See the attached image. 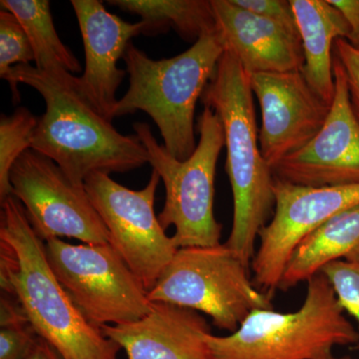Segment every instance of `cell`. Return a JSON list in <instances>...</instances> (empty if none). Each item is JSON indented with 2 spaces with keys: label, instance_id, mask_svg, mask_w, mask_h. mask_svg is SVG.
Masks as SVG:
<instances>
[{
  "label": "cell",
  "instance_id": "6da1fadb",
  "mask_svg": "<svg viewBox=\"0 0 359 359\" xmlns=\"http://www.w3.org/2000/svg\"><path fill=\"white\" fill-rule=\"evenodd\" d=\"M0 287L18 297L35 332L63 359H118L121 347L85 318L59 283L45 243L13 196L1 203Z\"/></svg>",
  "mask_w": 359,
  "mask_h": 359
},
{
  "label": "cell",
  "instance_id": "7a4b0ae2",
  "mask_svg": "<svg viewBox=\"0 0 359 359\" xmlns=\"http://www.w3.org/2000/svg\"><path fill=\"white\" fill-rule=\"evenodd\" d=\"M1 78L32 86L43 97L46 110L39 118L32 149L55 162L74 185L84 187L90 174L126 173L149 163L147 150L136 135L118 132L92 107L75 82L58 78L30 65H14Z\"/></svg>",
  "mask_w": 359,
  "mask_h": 359
},
{
  "label": "cell",
  "instance_id": "3957f363",
  "mask_svg": "<svg viewBox=\"0 0 359 359\" xmlns=\"http://www.w3.org/2000/svg\"><path fill=\"white\" fill-rule=\"evenodd\" d=\"M201 100L218 114L224 128L233 199V226L224 244L250 268L259 231L275 212V177L259 149L249 74L230 52L224 51Z\"/></svg>",
  "mask_w": 359,
  "mask_h": 359
},
{
  "label": "cell",
  "instance_id": "277c9868",
  "mask_svg": "<svg viewBox=\"0 0 359 359\" xmlns=\"http://www.w3.org/2000/svg\"><path fill=\"white\" fill-rule=\"evenodd\" d=\"M224 53L217 29L203 34L183 53L161 60L130 43L123 57L129 89L118 100L114 118L144 111L159 128L168 152L180 161L188 160L197 148L196 105Z\"/></svg>",
  "mask_w": 359,
  "mask_h": 359
},
{
  "label": "cell",
  "instance_id": "5b68a950",
  "mask_svg": "<svg viewBox=\"0 0 359 359\" xmlns=\"http://www.w3.org/2000/svg\"><path fill=\"white\" fill-rule=\"evenodd\" d=\"M215 359H334L337 346L359 344L330 280L318 273L294 313L257 309L229 335H205Z\"/></svg>",
  "mask_w": 359,
  "mask_h": 359
},
{
  "label": "cell",
  "instance_id": "8992f818",
  "mask_svg": "<svg viewBox=\"0 0 359 359\" xmlns=\"http://www.w3.org/2000/svg\"><path fill=\"white\" fill-rule=\"evenodd\" d=\"M134 130L145 146L149 164L160 175L166 189L164 208L158 219L167 230L174 226L178 248L214 247L221 244L223 224L215 217V177L224 146L223 124L218 114L205 107L198 119L200 140L186 161L173 157L156 141L150 126L135 123Z\"/></svg>",
  "mask_w": 359,
  "mask_h": 359
},
{
  "label": "cell",
  "instance_id": "52a82bcc",
  "mask_svg": "<svg viewBox=\"0 0 359 359\" xmlns=\"http://www.w3.org/2000/svg\"><path fill=\"white\" fill-rule=\"evenodd\" d=\"M148 299L207 314L215 327L230 334L252 311L273 309L255 285L250 266L226 244L180 248Z\"/></svg>",
  "mask_w": 359,
  "mask_h": 359
},
{
  "label": "cell",
  "instance_id": "ba28073f",
  "mask_svg": "<svg viewBox=\"0 0 359 359\" xmlns=\"http://www.w3.org/2000/svg\"><path fill=\"white\" fill-rule=\"evenodd\" d=\"M59 283L95 327L134 323L150 313L148 290L110 244L45 242Z\"/></svg>",
  "mask_w": 359,
  "mask_h": 359
},
{
  "label": "cell",
  "instance_id": "9c48e42d",
  "mask_svg": "<svg viewBox=\"0 0 359 359\" xmlns=\"http://www.w3.org/2000/svg\"><path fill=\"white\" fill-rule=\"evenodd\" d=\"M160 180L153 170L147 185L138 191L120 185L101 172L90 174L84 181L90 201L109 231V244L148 292L179 250L155 215Z\"/></svg>",
  "mask_w": 359,
  "mask_h": 359
},
{
  "label": "cell",
  "instance_id": "30bf717a",
  "mask_svg": "<svg viewBox=\"0 0 359 359\" xmlns=\"http://www.w3.org/2000/svg\"><path fill=\"white\" fill-rule=\"evenodd\" d=\"M9 181L13 197L44 243L70 238L87 245L109 244V231L84 187L74 185L46 156L26 151L11 168Z\"/></svg>",
  "mask_w": 359,
  "mask_h": 359
},
{
  "label": "cell",
  "instance_id": "8fae6325",
  "mask_svg": "<svg viewBox=\"0 0 359 359\" xmlns=\"http://www.w3.org/2000/svg\"><path fill=\"white\" fill-rule=\"evenodd\" d=\"M273 191L275 212L259 231L250 264L255 285L271 299L297 245L328 219L359 205V184L309 188L275 178Z\"/></svg>",
  "mask_w": 359,
  "mask_h": 359
},
{
  "label": "cell",
  "instance_id": "7c38bea8",
  "mask_svg": "<svg viewBox=\"0 0 359 359\" xmlns=\"http://www.w3.org/2000/svg\"><path fill=\"white\" fill-rule=\"evenodd\" d=\"M334 75V101L323 128L306 147L271 168L276 179L309 188L359 184V123L346 73L335 56Z\"/></svg>",
  "mask_w": 359,
  "mask_h": 359
},
{
  "label": "cell",
  "instance_id": "4fadbf2b",
  "mask_svg": "<svg viewBox=\"0 0 359 359\" xmlns=\"http://www.w3.org/2000/svg\"><path fill=\"white\" fill-rule=\"evenodd\" d=\"M249 76L262 110L259 149L271 169L313 140L323 128L330 106L311 88L301 71Z\"/></svg>",
  "mask_w": 359,
  "mask_h": 359
},
{
  "label": "cell",
  "instance_id": "5bb4252c",
  "mask_svg": "<svg viewBox=\"0 0 359 359\" xmlns=\"http://www.w3.org/2000/svg\"><path fill=\"white\" fill-rule=\"evenodd\" d=\"M81 32L85 71L78 77V91L106 119H114L116 92L127 71L118 68L130 40L143 32L144 22L129 23L108 13L98 0L71 1Z\"/></svg>",
  "mask_w": 359,
  "mask_h": 359
},
{
  "label": "cell",
  "instance_id": "9a60e30c",
  "mask_svg": "<svg viewBox=\"0 0 359 359\" xmlns=\"http://www.w3.org/2000/svg\"><path fill=\"white\" fill-rule=\"evenodd\" d=\"M216 29L224 47L248 74L302 71L301 36L250 13L233 0H211Z\"/></svg>",
  "mask_w": 359,
  "mask_h": 359
},
{
  "label": "cell",
  "instance_id": "2e32d148",
  "mask_svg": "<svg viewBox=\"0 0 359 359\" xmlns=\"http://www.w3.org/2000/svg\"><path fill=\"white\" fill-rule=\"evenodd\" d=\"M101 330L127 359H215L205 340L209 323L199 311L183 306L152 302L141 320Z\"/></svg>",
  "mask_w": 359,
  "mask_h": 359
},
{
  "label": "cell",
  "instance_id": "e0dca14e",
  "mask_svg": "<svg viewBox=\"0 0 359 359\" xmlns=\"http://www.w3.org/2000/svg\"><path fill=\"white\" fill-rule=\"evenodd\" d=\"M301 36L304 65L301 72L311 88L332 106L335 83L332 47L346 39L349 26L330 0H290Z\"/></svg>",
  "mask_w": 359,
  "mask_h": 359
},
{
  "label": "cell",
  "instance_id": "ac0fdd59",
  "mask_svg": "<svg viewBox=\"0 0 359 359\" xmlns=\"http://www.w3.org/2000/svg\"><path fill=\"white\" fill-rule=\"evenodd\" d=\"M359 263V205L340 212L306 236L285 266L280 290L309 282L328 264Z\"/></svg>",
  "mask_w": 359,
  "mask_h": 359
},
{
  "label": "cell",
  "instance_id": "d6986e66",
  "mask_svg": "<svg viewBox=\"0 0 359 359\" xmlns=\"http://www.w3.org/2000/svg\"><path fill=\"white\" fill-rule=\"evenodd\" d=\"M4 11L18 18L32 43L36 68L62 81L75 82L72 73L81 71L78 59L56 32L47 0H1Z\"/></svg>",
  "mask_w": 359,
  "mask_h": 359
},
{
  "label": "cell",
  "instance_id": "ffe728a7",
  "mask_svg": "<svg viewBox=\"0 0 359 359\" xmlns=\"http://www.w3.org/2000/svg\"><path fill=\"white\" fill-rule=\"evenodd\" d=\"M108 4L140 16L145 25L142 34L155 35L173 28L184 39L196 42L216 29L208 0H110Z\"/></svg>",
  "mask_w": 359,
  "mask_h": 359
},
{
  "label": "cell",
  "instance_id": "44dd1931",
  "mask_svg": "<svg viewBox=\"0 0 359 359\" xmlns=\"http://www.w3.org/2000/svg\"><path fill=\"white\" fill-rule=\"evenodd\" d=\"M39 118L26 109L18 108L11 116L0 119V202L13 196L9 173L14 163L32 149Z\"/></svg>",
  "mask_w": 359,
  "mask_h": 359
},
{
  "label": "cell",
  "instance_id": "7402d4cb",
  "mask_svg": "<svg viewBox=\"0 0 359 359\" xmlns=\"http://www.w3.org/2000/svg\"><path fill=\"white\" fill-rule=\"evenodd\" d=\"M34 60L32 43L22 25L11 11L0 13V76L13 65H29Z\"/></svg>",
  "mask_w": 359,
  "mask_h": 359
},
{
  "label": "cell",
  "instance_id": "603a6c76",
  "mask_svg": "<svg viewBox=\"0 0 359 359\" xmlns=\"http://www.w3.org/2000/svg\"><path fill=\"white\" fill-rule=\"evenodd\" d=\"M320 273L330 280L341 308L358 323L359 332V263L334 262Z\"/></svg>",
  "mask_w": 359,
  "mask_h": 359
},
{
  "label": "cell",
  "instance_id": "cb8c5ba5",
  "mask_svg": "<svg viewBox=\"0 0 359 359\" xmlns=\"http://www.w3.org/2000/svg\"><path fill=\"white\" fill-rule=\"evenodd\" d=\"M39 335L29 321L6 325L0 330V359H28Z\"/></svg>",
  "mask_w": 359,
  "mask_h": 359
},
{
  "label": "cell",
  "instance_id": "d4e9b609",
  "mask_svg": "<svg viewBox=\"0 0 359 359\" xmlns=\"http://www.w3.org/2000/svg\"><path fill=\"white\" fill-rule=\"evenodd\" d=\"M233 1L250 13L273 21L287 28L290 32L299 35L290 1H283V0H233Z\"/></svg>",
  "mask_w": 359,
  "mask_h": 359
},
{
  "label": "cell",
  "instance_id": "484cf974",
  "mask_svg": "<svg viewBox=\"0 0 359 359\" xmlns=\"http://www.w3.org/2000/svg\"><path fill=\"white\" fill-rule=\"evenodd\" d=\"M334 47V56L346 73L351 107L359 123V49L354 48L344 39L335 40Z\"/></svg>",
  "mask_w": 359,
  "mask_h": 359
},
{
  "label": "cell",
  "instance_id": "4316f807",
  "mask_svg": "<svg viewBox=\"0 0 359 359\" xmlns=\"http://www.w3.org/2000/svg\"><path fill=\"white\" fill-rule=\"evenodd\" d=\"M330 2L339 9L349 26L346 41L359 49V0H330Z\"/></svg>",
  "mask_w": 359,
  "mask_h": 359
},
{
  "label": "cell",
  "instance_id": "83f0119b",
  "mask_svg": "<svg viewBox=\"0 0 359 359\" xmlns=\"http://www.w3.org/2000/svg\"><path fill=\"white\" fill-rule=\"evenodd\" d=\"M28 359H63L57 351L41 337H39L36 346Z\"/></svg>",
  "mask_w": 359,
  "mask_h": 359
},
{
  "label": "cell",
  "instance_id": "f1b7e54d",
  "mask_svg": "<svg viewBox=\"0 0 359 359\" xmlns=\"http://www.w3.org/2000/svg\"><path fill=\"white\" fill-rule=\"evenodd\" d=\"M334 359H354V358H334ZM358 359H359V358H358Z\"/></svg>",
  "mask_w": 359,
  "mask_h": 359
}]
</instances>
